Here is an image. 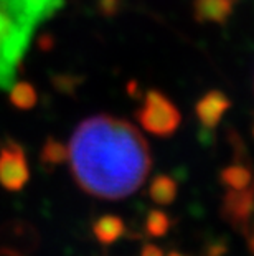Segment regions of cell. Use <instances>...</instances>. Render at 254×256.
<instances>
[{"mask_svg":"<svg viewBox=\"0 0 254 256\" xmlns=\"http://www.w3.org/2000/svg\"><path fill=\"white\" fill-rule=\"evenodd\" d=\"M169 256H183V254H180V253H177V252H172V253H169Z\"/></svg>","mask_w":254,"mask_h":256,"instance_id":"obj_12","label":"cell"},{"mask_svg":"<svg viewBox=\"0 0 254 256\" xmlns=\"http://www.w3.org/2000/svg\"><path fill=\"white\" fill-rule=\"evenodd\" d=\"M221 214L235 228H245L254 214V187L250 190H231L226 194Z\"/></svg>","mask_w":254,"mask_h":256,"instance_id":"obj_4","label":"cell"},{"mask_svg":"<svg viewBox=\"0 0 254 256\" xmlns=\"http://www.w3.org/2000/svg\"><path fill=\"white\" fill-rule=\"evenodd\" d=\"M145 228L150 236H164L170 228V218L162 210H152L147 215Z\"/></svg>","mask_w":254,"mask_h":256,"instance_id":"obj_9","label":"cell"},{"mask_svg":"<svg viewBox=\"0 0 254 256\" xmlns=\"http://www.w3.org/2000/svg\"><path fill=\"white\" fill-rule=\"evenodd\" d=\"M64 160L86 194L121 200L147 178L152 159L142 132L126 119L98 114L78 124L64 147Z\"/></svg>","mask_w":254,"mask_h":256,"instance_id":"obj_1","label":"cell"},{"mask_svg":"<svg viewBox=\"0 0 254 256\" xmlns=\"http://www.w3.org/2000/svg\"><path fill=\"white\" fill-rule=\"evenodd\" d=\"M64 0H0V90L12 91L38 32Z\"/></svg>","mask_w":254,"mask_h":256,"instance_id":"obj_2","label":"cell"},{"mask_svg":"<svg viewBox=\"0 0 254 256\" xmlns=\"http://www.w3.org/2000/svg\"><path fill=\"white\" fill-rule=\"evenodd\" d=\"M28 180V167L17 146H8L0 154V184L7 190H20Z\"/></svg>","mask_w":254,"mask_h":256,"instance_id":"obj_3","label":"cell"},{"mask_svg":"<svg viewBox=\"0 0 254 256\" xmlns=\"http://www.w3.org/2000/svg\"><path fill=\"white\" fill-rule=\"evenodd\" d=\"M223 182L228 185L231 190H243L251 184V174L250 170L243 167H230L221 174Z\"/></svg>","mask_w":254,"mask_h":256,"instance_id":"obj_8","label":"cell"},{"mask_svg":"<svg viewBox=\"0 0 254 256\" xmlns=\"http://www.w3.org/2000/svg\"><path fill=\"white\" fill-rule=\"evenodd\" d=\"M140 256H164V252L155 244H145L140 252Z\"/></svg>","mask_w":254,"mask_h":256,"instance_id":"obj_10","label":"cell"},{"mask_svg":"<svg viewBox=\"0 0 254 256\" xmlns=\"http://www.w3.org/2000/svg\"><path fill=\"white\" fill-rule=\"evenodd\" d=\"M225 252H226V248L223 246V244H213V246H210L208 254L210 256H221Z\"/></svg>","mask_w":254,"mask_h":256,"instance_id":"obj_11","label":"cell"},{"mask_svg":"<svg viewBox=\"0 0 254 256\" xmlns=\"http://www.w3.org/2000/svg\"><path fill=\"white\" fill-rule=\"evenodd\" d=\"M149 195L155 204L170 205L177 197V184L174 182V178L167 176H159L150 184Z\"/></svg>","mask_w":254,"mask_h":256,"instance_id":"obj_7","label":"cell"},{"mask_svg":"<svg viewBox=\"0 0 254 256\" xmlns=\"http://www.w3.org/2000/svg\"><path fill=\"white\" fill-rule=\"evenodd\" d=\"M180 121L178 112L167 101H152L145 108L142 124L150 132L159 136H169L175 130Z\"/></svg>","mask_w":254,"mask_h":256,"instance_id":"obj_5","label":"cell"},{"mask_svg":"<svg viewBox=\"0 0 254 256\" xmlns=\"http://www.w3.org/2000/svg\"><path fill=\"white\" fill-rule=\"evenodd\" d=\"M251 244H253V250H254V235H253V242H251Z\"/></svg>","mask_w":254,"mask_h":256,"instance_id":"obj_13","label":"cell"},{"mask_svg":"<svg viewBox=\"0 0 254 256\" xmlns=\"http://www.w3.org/2000/svg\"><path fill=\"white\" fill-rule=\"evenodd\" d=\"M93 232L102 244H111L122 236L124 222L116 215H104L93 225Z\"/></svg>","mask_w":254,"mask_h":256,"instance_id":"obj_6","label":"cell"}]
</instances>
